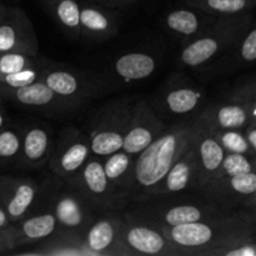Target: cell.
<instances>
[{
	"mask_svg": "<svg viewBox=\"0 0 256 256\" xmlns=\"http://www.w3.org/2000/svg\"><path fill=\"white\" fill-rule=\"evenodd\" d=\"M194 135V122L166 126L156 139L134 158L129 200L142 202L150 196Z\"/></svg>",
	"mask_w": 256,
	"mask_h": 256,
	"instance_id": "1",
	"label": "cell"
},
{
	"mask_svg": "<svg viewBox=\"0 0 256 256\" xmlns=\"http://www.w3.org/2000/svg\"><path fill=\"white\" fill-rule=\"evenodd\" d=\"M254 225L252 215L239 212L176 226H162L180 255H205L208 250L230 238L254 235Z\"/></svg>",
	"mask_w": 256,
	"mask_h": 256,
	"instance_id": "2",
	"label": "cell"
},
{
	"mask_svg": "<svg viewBox=\"0 0 256 256\" xmlns=\"http://www.w3.org/2000/svg\"><path fill=\"white\" fill-rule=\"evenodd\" d=\"M252 24L250 12L216 16L205 32L185 44L180 52V62L192 68L206 64L218 54L234 48Z\"/></svg>",
	"mask_w": 256,
	"mask_h": 256,
	"instance_id": "3",
	"label": "cell"
},
{
	"mask_svg": "<svg viewBox=\"0 0 256 256\" xmlns=\"http://www.w3.org/2000/svg\"><path fill=\"white\" fill-rule=\"evenodd\" d=\"M56 179L58 182H55L50 188L44 209H49L56 219L55 235L82 242L85 232L99 212L75 188L65 184L59 178Z\"/></svg>",
	"mask_w": 256,
	"mask_h": 256,
	"instance_id": "4",
	"label": "cell"
},
{
	"mask_svg": "<svg viewBox=\"0 0 256 256\" xmlns=\"http://www.w3.org/2000/svg\"><path fill=\"white\" fill-rule=\"evenodd\" d=\"M132 105V98H122L98 112L88 136L92 156L102 159L122 149Z\"/></svg>",
	"mask_w": 256,
	"mask_h": 256,
	"instance_id": "5",
	"label": "cell"
},
{
	"mask_svg": "<svg viewBox=\"0 0 256 256\" xmlns=\"http://www.w3.org/2000/svg\"><path fill=\"white\" fill-rule=\"evenodd\" d=\"M90 156L89 138L75 128H65L52 145L48 162L55 176L74 186Z\"/></svg>",
	"mask_w": 256,
	"mask_h": 256,
	"instance_id": "6",
	"label": "cell"
},
{
	"mask_svg": "<svg viewBox=\"0 0 256 256\" xmlns=\"http://www.w3.org/2000/svg\"><path fill=\"white\" fill-rule=\"evenodd\" d=\"M124 255H180L159 222L148 218H124L122 236Z\"/></svg>",
	"mask_w": 256,
	"mask_h": 256,
	"instance_id": "7",
	"label": "cell"
},
{
	"mask_svg": "<svg viewBox=\"0 0 256 256\" xmlns=\"http://www.w3.org/2000/svg\"><path fill=\"white\" fill-rule=\"evenodd\" d=\"M72 188L99 212L120 210L125 205L110 185L102 169V159L100 158L90 156Z\"/></svg>",
	"mask_w": 256,
	"mask_h": 256,
	"instance_id": "8",
	"label": "cell"
},
{
	"mask_svg": "<svg viewBox=\"0 0 256 256\" xmlns=\"http://www.w3.org/2000/svg\"><path fill=\"white\" fill-rule=\"evenodd\" d=\"M42 196V186L29 178L0 176V204L10 222H20L38 206Z\"/></svg>",
	"mask_w": 256,
	"mask_h": 256,
	"instance_id": "9",
	"label": "cell"
},
{
	"mask_svg": "<svg viewBox=\"0 0 256 256\" xmlns=\"http://www.w3.org/2000/svg\"><path fill=\"white\" fill-rule=\"evenodd\" d=\"M166 128L154 108L146 100H139L132 105L128 122L122 148L125 152L136 156Z\"/></svg>",
	"mask_w": 256,
	"mask_h": 256,
	"instance_id": "10",
	"label": "cell"
},
{
	"mask_svg": "<svg viewBox=\"0 0 256 256\" xmlns=\"http://www.w3.org/2000/svg\"><path fill=\"white\" fill-rule=\"evenodd\" d=\"M124 218L119 210L99 212L82 239L90 255H124L120 242Z\"/></svg>",
	"mask_w": 256,
	"mask_h": 256,
	"instance_id": "11",
	"label": "cell"
},
{
	"mask_svg": "<svg viewBox=\"0 0 256 256\" xmlns=\"http://www.w3.org/2000/svg\"><path fill=\"white\" fill-rule=\"evenodd\" d=\"M22 52L36 56L38 39L32 22L19 8L8 6L0 20V52Z\"/></svg>",
	"mask_w": 256,
	"mask_h": 256,
	"instance_id": "12",
	"label": "cell"
},
{
	"mask_svg": "<svg viewBox=\"0 0 256 256\" xmlns=\"http://www.w3.org/2000/svg\"><path fill=\"white\" fill-rule=\"evenodd\" d=\"M194 142L198 158L196 192H199L214 179L226 152L222 149L212 130L202 116L194 120Z\"/></svg>",
	"mask_w": 256,
	"mask_h": 256,
	"instance_id": "13",
	"label": "cell"
},
{
	"mask_svg": "<svg viewBox=\"0 0 256 256\" xmlns=\"http://www.w3.org/2000/svg\"><path fill=\"white\" fill-rule=\"evenodd\" d=\"M255 172L225 178L210 182L199 192L204 199L224 209H230L239 204H248V200L255 199Z\"/></svg>",
	"mask_w": 256,
	"mask_h": 256,
	"instance_id": "14",
	"label": "cell"
},
{
	"mask_svg": "<svg viewBox=\"0 0 256 256\" xmlns=\"http://www.w3.org/2000/svg\"><path fill=\"white\" fill-rule=\"evenodd\" d=\"M40 80L72 106L86 102L98 88L82 74L62 66H42Z\"/></svg>",
	"mask_w": 256,
	"mask_h": 256,
	"instance_id": "15",
	"label": "cell"
},
{
	"mask_svg": "<svg viewBox=\"0 0 256 256\" xmlns=\"http://www.w3.org/2000/svg\"><path fill=\"white\" fill-rule=\"evenodd\" d=\"M195 129V125H194ZM198 182V158L194 135L186 149L178 158L162 182L154 188L149 198L164 196V195L179 194L188 190L196 192Z\"/></svg>",
	"mask_w": 256,
	"mask_h": 256,
	"instance_id": "16",
	"label": "cell"
},
{
	"mask_svg": "<svg viewBox=\"0 0 256 256\" xmlns=\"http://www.w3.org/2000/svg\"><path fill=\"white\" fill-rule=\"evenodd\" d=\"M0 98L10 100L15 104L25 108H35L52 112H64L72 105L58 96L42 80L32 82L22 88H2L0 86Z\"/></svg>",
	"mask_w": 256,
	"mask_h": 256,
	"instance_id": "17",
	"label": "cell"
},
{
	"mask_svg": "<svg viewBox=\"0 0 256 256\" xmlns=\"http://www.w3.org/2000/svg\"><path fill=\"white\" fill-rule=\"evenodd\" d=\"M256 100L249 102H224L208 106L200 116L212 130L244 129L249 119L256 118Z\"/></svg>",
	"mask_w": 256,
	"mask_h": 256,
	"instance_id": "18",
	"label": "cell"
},
{
	"mask_svg": "<svg viewBox=\"0 0 256 256\" xmlns=\"http://www.w3.org/2000/svg\"><path fill=\"white\" fill-rule=\"evenodd\" d=\"M226 209L208 202L206 204H175L170 208H152L148 212V219H152L164 226L189 224L224 215Z\"/></svg>",
	"mask_w": 256,
	"mask_h": 256,
	"instance_id": "19",
	"label": "cell"
},
{
	"mask_svg": "<svg viewBox=\"0 0 256 256\" xmlns=\"http://www.w3.org/2000/svg\"><path fill=\"white\" fill-rule=\"evenodd\" d=\"M52 150V132L42 124L22 129V149L16 164L24 169L40 168L49 160Z\"/></svg>",
	"mask_w": 256,
	"mask_h": 256,
	"instance_id": "20",
	"label": "cell"
},
{
	"mask_svg": "<svg viewBox=\"0 0 256 256\" xmlns=\"http://www.w3.org/2000/svg\"><path fill=\"white\" fill-rule=\"evenodd\" d=\"M119 30L116 15L100 4H80V38L90 42H104Z\"/></svg>",
	"mask_w": 256,
	"mask_h": 256,
	"instance_id": "21",
	"label": "cell"
},
{
	"mask_svg": "<svg viewBox=\"0 0 256 256\" xmlns=\"http://www.w3.org/2000/svg\"><path fill=\"white\" fill-rule=\"evenodd\" d=\"M215 19L214 15L186 5V8H178L166 12L164 24L170 32L189 42L205 32Z\"/></svg>",
	"mask_w": 256,
	"mask_h": 256,
	"instance_id": "22",
	"label": "cell"
},
{
	"mask_svg": "<svg viewBox=\"0 0 256 256\" xmlns=\"http://www.w3.org/2000/svg\"><path fill=\"white\" fill-rule=\"evenodd\" d=\"M58 224L54 214L49 209H42L15 222L16 249L35 245L49 239L56 232Z\"/></svg>",
	"mask_w": 256,
	"mask_h": 256,
	"instance_id": "23",
	"label": "cell"
},
{
	"mask_svg": "<svg viewBox=\"0 0 256 256\" xmlns=\"http://www.w3.org/2000/svg\"><path fill=\"white\" fill-rule=\"evenodd\" d=\"M134 158L122 149L102 158V169L105 175L114 189L115 194L124 204L129 202Z\"/></svg>",
	"mask_w": 256,
	"mask_h": 256,
	"instance_id": "24",
	"label": "cell"
},
{
	"mask_svg": "<svg viewBox=\"0 0 256 256\" xmlns=\"http://www.w3.org/2000/svg\"><path fill=\"white\" fill-rule=\"evenodd\" d=\"M158 68V60L146 52H130L122 55L112 65V72L125 82H139L152 76Z\"/></svg>",
	"mask_w": 256,
	"mask_h": 256,
	"instance_id": "25",
	"label": "cell"
},
{
	"mask_svg": "<svg viewBox=\"0 0 256 256\" xmlns=\"http://www.w3.org/2000/svg\"><path fill=\"white\" fill-rule=\"evenodd\" d=\"M50 16L72 39L80 38V4L78 0H42Z\"/></svg>",
	"mask_w": 256,
	"mask_h": 256,
	"instance_id": "26",
	"label": "cell"
},
{
	"mask_svg": "<svg viewBox=\"0 0 256 256\" xmlns=\"http://www.w3.org/2000/svg\"><path fill=\"white\" fill-rule=\"evenodd\" d=\"M204 99V92L196 86L182 85L165 92L164 108L174 115H188L196 110Z\"/></svg>",
	"mask_w": 256,
	"mask_h": 256,
	"instance_id": "27",
	"label": "cell"
},
{
	"mask_svg": "<svg viewBox=\"0 0 256 256\" xmlns=\"http://www.w3.org/2000/svg\"><path fill=\"white\" fill-rule=\"evenodd\" d=\"M182 2L214 16L249 12L256 4V0H182Z\"/></svg>",
	"mask_w": 256,
	"mask_h": 256,
	"instance_id": "28",
	"label": "cell"
},
{
	"mask_svg": "<svg viewBox=\"0 0 256 256\" xmlns=\"http://www.w3.org/2000/svg\"><path fill=\"white\" fill-rule=\"evenodd\" d=\"M209 256H256L254 235L234 236L208 250Z\"/></svg>",
	"mask_w": 256,
	"mask_h": 256,
	"instance_id": "29",
	"label": "cell"
},
{
	"mask_svg": "<svg viewBox=\"0 0 256 256\" xmlns=\"http://www.w3.org/2000/svg\"><path fill=\"white\" fill-rule=\"evenodd\" d=\"M250 172H255V159H252V158L246 156V155L236 154V152H226L216 175H215L214 179L210 182Z\"/></svg>",
	"mask_w": 256,
	"mask_h": 256,
	"instance_id": "30",
	"label": "cell"
},
{
	"mask_svg": "<svg viewBox=\"0 0 256 256\" xmlns=\"http://www.w3.org/2000/svg\"><path fill=\"white\" fill-rule=\"evenodd\" d=\"M22 149V129L5 126L0 130V165L16 164Z\"/></svg>",
	"mask_w": 256,
	"mask_h": 256,
	"instance_id": "31",
	"label": "cell"
},
{
	"mask_svg": "<svg viewBox=\"0 0 256 256\" xmlns=\"http://www.w3.org/2000/svg\"><path fill=\"white\" fill-rule=\"evenodd\" d=\"M214 136L226 152H236V154L246 155L255 159L256 154L250 150L246 140H245L242 129H228V130H212Z\"/></svg>",
	"mask_w": 256,
	"mask_h": 256,
	"instance_id": "32",
	"label": "cell"
},
{
	"mask_svg": "<svg viewBox=\"0 0 256 256\" xmlns=\"http://www.w3.org/2000/svg\"><path fill=\"white\" fill-rule=\"evenodd\" d=\"M35 58L22 52H0V76L35 66L38 65Z\"/></svg>",
	"mask_w": 256,
	"mask_h": 256,
	"instance_id": "33",
	"label": "cell"
},
{
	"mask_svg": "<svg viewBox=\"0 0 256 256\" xmlns=\"http://www.w3.org/2000/svg\"><path fill=\"white\" fill-rule=\"evenodd\" d=\"M40 72H42V66L35 65V66L22 69L20 72L5 75V76H0V86L12 88V89L25 86V85L38 82L40 79Z\"/></svg>",
	"mask_w": 256,
	"mask_h": 256,
	"instance_id": "34",
	"label": "cell"
},
{
	"mask_svg": "<svg viewBox=\"0 0 256 256\" xmlns=\"http://www.w3.org/2000/svg\"><path fill=\"white\" fill-rule=\"evenodd\" d=\"M238 49V59L244 65H250L256 59V29L254 24L248 28L239 42L235 44Z\"/></svg>",
	"mask_w": 256,
	"mask_h": 256,
	"instance_id": "35",
	"label": "cell"
},
{
	"mask_svg": "<svg viewBox=\"0 0 256 256\" xmlns=\"http://www.w3.org/2000/svg\"><path fill=\"white\" fill-rule=\"evenodd\" d=\"M16 249L15 224H12L0 204V254Z\"/></svg>",
	"mask_w": 256,
	"mask_h": 256,
	"instance_id": "36",
	"label": "cell"
},
{
	"mask_svg": "<svg viewBox=\"0 0 256 256\" xmlns=\"http://www.w3.org/2000/svg\"><path fill=\"white\" fill-rule=\"evenodd\" d=\"M225 100H229V102H252V100H256L255 82H252L250 84H246L244 85V86L232 90Z\"/></svg>",
	"mask_w": 256,
	"mask_h": 256,
	"instance_id": "37",
	"label": "cell"
},
{
	"mask_svg": "<svg viewBox=\"0 0 256 256\" xmlns=\"http://www.w3.org/2000/svg\"><path fill=\"white\" fill-rule=\"evenodd\" d=\"M245 140L249 145L250 150L256 154V122H249L242 129Z\"/></svg>",
	"mask_w": 256,
	"mask_h": 256,
	"instance_id": "38",
	"label": "cell"
},
{
	"mask_svg": "<svg viewBox=\"0 0 256 256\" xmlns=\"http://www.w3.org/2000/svg\"><path fill=\"white\" fill-rule=\"evenodd\" d=\"M99 4H102L104 6L109 8H120V6H128V5L134 4L136 0H95Z\"/></svg>",
	"mask_w": 256,
	"mask_h": 256,
	"instance_id": "39",
	"label": "cell"
},
{
	"mask_svg": "<svg viewBox=\"0 0 256 256\" xmlns=\"http://www.w3.org/2000/svg\"><path fill=\"white\" fill-rule=\"evenodd\" d=\"M5 126H6V116H5V112L0 108V130Z\"/></svg>",
	"mask_w": 256,
	"mask_h": 256,
	"instance_id": "40",
	"label": "cell"
},
{
	"mask_svg": "<svg viewBox=\"0 0 256 256\" xmlns=\"http://www.w3.org/2000/svg\"><path fill=\"white\" fill-rule=\"evenodd\" d=\"M6 10H8L6 5H4V4H2V2H0V20H2V18H4V15H5V12H6Z\"/></svg>",
	"mask_w": 256,
	"mask_h": 256,
	"instance_id": "41",
	"label": "cell"
},
{
	"mask_svg": "<svg viewBox=\"0 0 256 256\" xmlns=\"http://www.w3.org/2000/svg\"><path fill=\"white\" fill-rule=\"evenodd\" d=\"M0 104H2V98H0Z\"/></svg>",
	"mask_w": 256,
	"mask_h": 256,
	"instance_id": "42",
	"label": "cell"
}]
</instances>
